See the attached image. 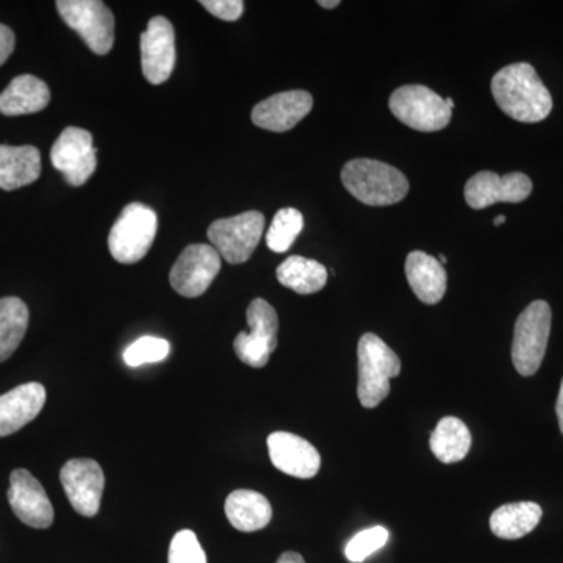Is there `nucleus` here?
<instances>
[{
    "label": "nucleus",
    "mask_w": 563,
    "mask_h": 563,
    "mask_svg": "<svg viewBox=\"0 0 563 563\" xmlns=\"http://www.w3.org/2000/svg\"><path fill=\"white\" fill-rule=\"evenodd\" d=\"M493 224H495L496 228H498V225L506 224V217H504V214H501V217H496L495 221H493Z\"/></svg>",
    "instance_id": "obj_36"
},
{
    "label": "nucleus",
    "mask_w": 563,
    "mask_h": 563,
    "mask_svg": "<svg viewBox=\"0 0 563 563\" xmlns=\"http://www.w3.org/2000/svg\"><path fill=\"white\" fill-rule=\"evenodd\" d=\"M313 109V98L307 91L277 92L257 103L252 110V122L269 132H288Z\"/></svg>",
    "instance_id": "obj_17"
},
{
    "label": "nucleus",
    "mask_w": 563,
    "mask_h": 563,
    "mask_svg": "<svg viewBox=\"0 0 563 563\" xmlns=\"http://www.w3.org/2000/svg\"><path fill=\"white\" fill-rule=\"evenodd\" d=\"M140 47L146 80L152 85L165 84L176 66V33L172 22L163 16L152 18L141 35Z\"/></svg>",
    "instance_id": "obj_13"
},
{
    "label": "nucleus",
    "mask_w": 563,
    "mask_h": 563,
    "mask_svg": "<svg viewBox=\"0 0 563 563\" xmlns=\"http://www.w3.org/2000/svg\"><path fill=\"white\" fill-rule=\"evenodd\" d=\"M51 162L73 187L87 184L98 166L91 133L79 128L65 129L52 146Z\"/></svg>",
    "instance_id": "obj_11"
},
{
    "label": "nucleus",
    "mask_w": 563,
    "mask_h": 563,
    "mask_svg": "<svg viewBox=\"0 0 563 563\" xmlns=\"http://www.w3.org/2000/svg\"><path fill=\"white\" fill-rule=\"evenodd\" d=\"M51 102V91L38 77L24 74L0 92V113L5 117L38 113Z\"/></svg>",
    "instance_id": "obj_20"
},
{
    "label": "nucleus",
    "mask_w": 563,
    "mask_h": 563,
    "mask_svg": "<svg viewBox=\"0 0 563 563\" xmlns=\"http://www.w3.org/2000/svg\"><path fill=\"white\" fill-rule=\"evenodd\" d=\"M220 269L221 255L211 244H191L174 263L169 282L180 296L198 298L209 290Z\"/></svg>",
    "instance_id": "obj_10"
},
{
    "label": "nucleus",
    "mask_w": 563,
    "mask_h": 563,
    "mask_svg": "<svg viewBox=\"0 0 563 563\" xmlns=\"http://www.w3.org/2000/svg\"><path fill=\"white\" fill-rule=\"evenodd\" d=\"M169 351H172V346L166 340L157 339V336H141L124 351L122 357H124L125 365L136 368L144 363L165 361Z\"/></svg>",
    "instance_id": "obj_29"
},
{
    "label": "nucleus",
    "mask_w": 563,
    "mask_h": 563,
    "mask_svg": "<svg viewBox=\"0 0 563 563\" xmlns=\"http://www.w3.org/2000/svg\"><path fill=\"white\" fill-rule=\"evenodd\" d=\"M265 228V217L261 211H244L232 218L214 221L209 228L211 246L221 258L231 265L250 261L255 247L261 243Z\"/></svg>",
    "instance_id": "obj_7"
},
{
    "label": "nucleus",
    "mask_w": 563,
    "mask_h": 563,
    "mask_svg": "<svg viewBox=\"0 0 563 563\" xmlns=\"http://www.w3.org/2000/svg\"><path fill=\"white\" fill-rule=\"evenodd\" d=\"M342 180L344 188L365 206H393L401 202L409 192V180L399 169L369 158L347 162Z\"/></svg>",
    "instance_id": "obj_2"
},
{
    "label": "nucleus",
    "mask_w": 563,
    "mask_h": 563,
    "mask_svg": "<svg viewBox=\"0 0 563 563\" xmlns=\"http://www.w3.org/2000/svg\"><path fill=\"white\" fill-rule=\"evenodd\" d=\"M277 563H306L301 554L292 553V551H288V553H284L280 555L279 561Z\"/></svg>",
    "instance_id": "obj_33"
},
{
    "label": "nucleus",
    "mask_w": 563,
    "mask_h": 563,
    "mask_svg": "<svg viewBox=\"0 0 563 563\" xmlns=\"http://www.w3.org/2000/svg\"><path fill=\"white\" fill-rule=\"evenodd\" d=\"M492 92L499 109L520 122H540L550 117L553 98L529 63H515L495 74Z\"/></svg>",
    "instance_id": "obj_1"
},
{
    "label": "nucleus",
    "mask_w": 563,
    "mask_h": 563,
    "mask_svg": "<svg viewBox=\"0 0 563 563\" xmlns=\"http://www.w3.org/2000/svg\"><path fill=\"white\" fill-rule=\"evenodd\" d=\"M269 459L279 472L299 479H312L320 472L317 448L290 432H273L268 437Z\"/></svg>",
    "instance_id": "obj_16"
},
{
    "label": "nucleus",
    "mask_w": 563,
    "mask_h": 563,
    "mask_svg": "<svg viewBox=\"0 0 563 563\" xmlns=\"http://www.w3.org/2000/svg\"><path fill=\"white\" fill-rule=\"evenodd\" d=\"M542 517V507L537 503L504 504L492 514L490 529L499 539L518 540L531 533Z\"/></svg>",
    "instance_id": "obj_23"
},
{
    "label": "nucleus",
    "mask_w": 563,
    "mask_h": 563,
    "mask_svg": "<svg viewBox=\"0 0 563 563\" xmlns=\"http://www.w3.org/2000/svg\"><path fill=\"white\" fill-rule=\"evenodd\" d=\"M29 328V309L20 298L0 299V363L20 347Z\"/></svg>",
    "instance_id": "obj_26"
},
{
    "label": "nucleus",
    "mask_w": 563,
    "mask_h": 563,
    "mask_svg": "<svg viewBox=\"0 0 563 563\" xmlns=\"http://www.w3.org/2000/svg\"><path fill=\"white\" fill-rule=\"evenodd\" d=\"M555 413H558L559 418V428H561V432L563 433V379L561 384V391H559L558 404H555Z\"/></svg>",
    "instance_id": "obj_34"
},
{
    "label": "nucleus",
    "mask_w": 563,
    "mask_h": 563,
    "mask_svg": "<svg viewBox=\"0 0 563 563\" xmlns=\"http://www.w3.org/2000/svg\"><path fill=\"white\" fill-rule=\"evenodd\" d=\"M60 481L70 506L84 517H95L101 507L106 476L91 459H70L60 472Z\"/></svg>",
    "instance_id": "obj_12"
},
{
    "label": "nucleus",
    "mask_w": 563,
    "mask_h": 563,
    "mask_svg": "<svg viewBox=\"0 0 563 563\" xmlns=\"http://www.w3.org/2000/svg\"><path fill=\"white\" fill-rule=\"evenodd\" d=\"M388 539H390V532L384 526H374V528L355 533L346 544L344 554H346L347 561L361 563L366 561L369 555L383 550Z\"/></svg>",
    "instance_id": "obj_28"
},
{
    "label": "nucleus",
    "mask_w": 563,
    "mask_h": 563,
    "mask_svg": "<svg viewBox=\"0 0 563 563\" xmlns=\"http://www.w3.org/2000/svg\"><path fill=\"white\" fill-rule=\"evenodd\" d=\"M157 228V213L154 210L143 203H129L110 231L111 257L124 265L140 262L150 252Z\"/></svg>",
    "instance_id": "obj_4"
},
{
    "label": "nucleus",
    "mask_w": 563,
    "mask_h": 563,
    "mask_svg": "<svg viewBox=\"0 0 563 563\" xmlns=\"http://www.w3.org/2000/svg\"><path fill=\"white\" fill-rule=\"evenodd\" d=\"M201 5L222 21L240 20L244 11L242 0H202Z\"/></svg>",
    "instance_id": "obj_31"
},
{
    "label": "nucleus",
    "mask_w": 563,
    "mask_h": 563,
    "mask_svg": "<svg viewBox=\"0 0 563 563\" xmlns=\"http://www.w3.org/2000/svg\"><path fill=\"white\" fill-rule=\"evenodd\" d=\"M406 276L417 298L433 306L446 292L448 276L442 263L426 252H410L406 261Z\"/></svg>",
    "instance_id": "obj_19"
},
{
    "label": "nucleus",
    "mask_w": 563,
    "mask_h": 563,
    "mask_svg": "<svg viewBox=\"0 0 563 563\" xmlns=\"http://www.w3.org/2000/svg\"><path fill=\"white\" fill-rule=\"evenodd\" d=\"M550 303L533 301L518 317L515 324L512 362L521 376H533L539 372L547 352L551 333Z\"/></svg>",
    "instance_id": "obj_5"
},
{
    "label": "nucleus",
    "mask_w": 563,
    "mask_h": 563,
    "mask_svg": "<svg viewBox=\"0 0 563 563\" xmlns=\"http://www.w3.org/2000/svg\"><path fill=\"white\" fill-rule=\"evenodd\" d=\"M439 262L442 263L443 266L446 265V255H443V254L440 255V261Z\"/></svg>",
    "instance_id": "obj_38"
},
{
    "label": "nucleus",
    "mask_w": 563,
    "mask_h": 563,
    "mask_svg": "<svg viewBox=\"0 0 563 563\" xmlns=\"http://www.w3.org/2000/svg\"><path fill=\"white\" fill-rule=\"evenodd\" d=\"M168 563H207V555L195 532L185 529L174 536Z\"/></svg>",
    "instance_id": "obj_30"
},
{
    "label": "nucleus",
    "mask_w": 563,
    "mask_h": 563,
    "mask_svg": "<svg viewBox=\"0 0 563 563\" xmlns=\"http://www.w3.org/2000/svg\"><path fill=\"white\" fill-rule=\"evenodd\" d=\"M357 355L358 401L365 409H374L390 393V380L401 373V361L376 333H365L362 336Z\"/></svg>",
    "instance_id": "obj_3"
},
{
    "label": "nucleus",
    "mask_w": 563,
    "mask_h": 563,
    "mask_svg": "<svg viewBox=\"0 0 563 563\" xmlns=\"http://www.w3.org/2000/svg\"><path fill=\"white\" fill-rule=\"evenodd\" d=\"M390 110L402 124L418 132L442 131L453 118L444 98L424 85L398 88L391 95Z\"/></svg>",
    "instance_id": "obj_6"
},
{
    "label": "nucleus",
    "mask_w": 563,
    "mask_h": 563,
    "mask_svg": "<svg viewBox=\"0 0 563 563\" xmlns=\"http://www.w3.org/2000/svg\"><path fill=\"white\" fill-rule=\"evenodd\" d=\"M277 280L298 295H313L328 284V269L320 262L291 255L276 272Z\"/></svg>",
    "instance_id": "obj_24"
},
{
    "label": "nucleus",
    "mask_w": 563,
    "mask_h": 563,
    "mask_svg": "<svg viewBox=\"0 0 563 563\" xmlns=\"http://www.w3.org/2000/svg\"><path fill=\"white\" fill-rule=\"evenodd\" d=\"M225 515L236 531L255 532L269 525L273 507L262 493L235 490L228 496Z\"/></svg>",
    "instance_id": "obj_22"
},
{
    "label": "nucleus",
    "mask_w": 563,
    "mask_h": 563,
    "mask_svg": "<svg viewBox=\"0 0 563 563\" xmlns=\"http://www.w3.org/2000/svg\"><path fill=\"white\" fill-rule=\"evenodd\" d=\"M303 229V217L301 211L291 209H282L277 211L272 222V228L266 232V244L269 250L284 254L292 246L295 240Z\"/></svg>",
    "instance_id": "obj_27"
},
{
    "label": "nucleus",
    "mask_w": 563,
    "mask_h": 563,
    "mask_svg": "<svg viewBox=\"0 0 563 563\" xmlns=\"http://www.w3.org/2000/svg\"><path fill=\"white\" fill-rule=\"evenodd\" d=\"M431 451L440 462H461L472 448V433L465 422L455 417L442 418L431 433Z\"/></svg>",
    "instance_id": "obj_25"
},
{
    "label": "nucleus",
    "mask_w": 563,
    "mask_h": 563,
    "mask_svg": "<svg viewBox=\"0 0 563 563\" xmlns=\"http://www.w3.org/2000/svg\"><path fill=\"white\" fill-rule=\"evenodd\" d=\"M250 332H240L233 342L236 357L252 368L268 365L269 357L277 347L279 318L272 303L265 299H254L246 312Z\"/></svg>",
    "instance_id": "obj_8"
},
{
    "label": "nucleus",
    "mask_w": 563,
    "mask_h": 563,
    "mask_svg": "<svg viewBox=\"0 0 563 563\" xmlns=\"http://www.w3.org/2000/svg\"><path fill=\"white\" fill-rule=\"evenodd\" d=\"M14 43H16V38H14L13 31L7 25L0 24V66L13 54Z\"/></svg>",
    "instance_id": "obj_32"
},
{
    "label": "nucleus",
    "mask_w": 563,
    "mask_h": 563,
    "mask_svg": "<svg viewBox=\"0 0 563 563\" xmlns=\"http://www.w3.org/2000/svg\"><path fill=\"white\" fill-rule=\"evenodd\" d=\"M532 180L523 173L498 176L496 173H477L465 185V201L474 210L487 209L498 202H523L531 196Z\"/></svg>",
    "instance_id": "obj_14"
},
{
    "label": "nucleus",
    "mask_w": 563,
    "mask_h": 563,
    "mask_svg": "<svg viewBox=\"0 0 563 563\" xmlns=\"http://www.w3.org/2000/svg\"><path fill=\"white\" fill-rule=\"evenodd\" d=\"M46 404V388L29 383L0 396V437L11 435L38 417Z\"/></svg>",
    "instance_id": "obj_18"
},
{
    "label": "nucleus",
    "mask_w": 563,
    "mask_h": 563,
    "mask_svg": "<svg viewBox=\"0 0 563 563\" xmlns=\"http://www.w3.org/2000/svg\"><path fill=\"white\" fill-rule=\"evenodd\" d=\"M318 5H321L322 9L332 10L335 9V7L340 5V0H320V2H318Z\"/></svg>",
    "instance_id": "obj_35"
},
{
    "label": "nucleus",
    "mask_w": 563,
    "mask_h": 563,
    "mask_svg": "<svg viewBox=\"0 0 563 563\" xmlns=\"http://www.w3.org/2000/svg\"><path fill=\"white\" fill-rule=\"evenodd\" d=\"M62 20L79 33L96 55H107L114 43V18L101 0H58Z\"/></svg>",
    "instance_id": "obj_9"
},
{
    "label": "nucleus",
    "mask_w": 563,
    "mask_h": 563,
    "mask_svg": "<svg viewBox=\"0 0 563 563\" xmlns=\"http://www.w3.org/2000/svg\"><path fill=\"white\" fill-rule=\"evenodd\" d=\"M41 154L33 146H0V188L5 191L27 187L40 179Z\"/></svg>",
    "instance_id": "obj_21"
},
{
    "label": "nucleus",
    "mask_w": 563,
    "mask_h": 563,
    "mask_svg": "<svg viewBox=\"0 0 563 563\" xmlns=\"http://www.w3.org/2000/svg\"><path fill=\"white\" fill-rule=\"evenodd\" d=\"M9 503L22 523L35 529H47L54 523V507L46 490L27 470L11 473Z\"/></svg>",
    "instance_id": "obj_15"
},
{
    "label": "nucleus",
    "mask_w": 563,
    "mask_h": 563,
    "mask_svg": "<svg viewBox=\"0 0 563 563\" xmlns=\"http://www.w3.org/2000/svg\"><path fill=\"white\" fill-rule=\"evenodd\" d=\"M444 102H446V106L450 107L451 110L454 109V101L451 98H444Z\"/></svg>",
    "instance_id": "obj_37"
}]
</instances>
